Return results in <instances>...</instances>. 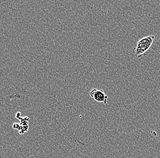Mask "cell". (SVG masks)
<instances>
[{
    "mask_svg": "<svg viewBox=\"0 0 160 158\" xmlns=\"http://www.w3.org/2000/svg\"><path fill=\"white\" fill-rule=\"evenodd\" d=\"M155 38V36L149 35L141 39L138 42L136 48L133 49V53L137 58L140 59L149 49Z\"/></svg>",
    "mask_w": 160,
    "mask_h": 158,
    "instance_id": "cell-1",
    "label": "cell"
},
{
    "mask_svg": "<svg viewBox=\"0 0 160 158\" xmlns=\"http://www.w3.org/2000/svg\"><path fill=\"white\" fill-rule=\"evenodd\" d=\"M90 96L96 101L103 102L105 104L108 103V96L103 90L93 89L90 93Z\"/></svg>",
    "mask_w": 160,
    "mask_h": 158,
    "instance_id": "cell-2",
    "label": "cell"
}]
</instances>
